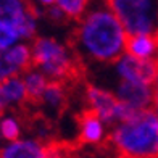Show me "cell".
<instances>
[{
    "instance_id": "cell-1",
    "label": "cell",
    "mask_w": 158,
    "mask_h": 158,
    "mask_svg": "<svg viewBox=\"0 0 158 158\" xmlns=\"http://www.w3.org/2000/svg\"><path fill=\"white\" fill-rule=\"evenodd\" d=\"M127 32L105 2L95 3L76 21L73 50L76 56L97 64H113L126 53Z\"/></svg>"
},
{
    "instance_id": "cell-2",
    "label": "cell",
    "mask_w": 158,
    "mask_h": 158,
    "mask_svg": "<svg viewBox=\"0 0 158 158\" xmlns=\"http://www.w3.org/2000/svg\"><path fill=\"white\" fill-rule=\"evenodd\" d=\"M110 145L121 158H158V114L132 113L110 129Z\"/></svg>"
},
{
    "instance_id": "cell-3",
    "label": "cell",
    "mask_w": 158,
    "mask_h": 158,
    "mask_svg": "<svg viewBox=\"0 0 158 158\" xmlns=\"http://www.w3.org/2000/svg\"><path fill=\"white\" fill-rule=\"evenodd\" d=\"M32 66L42 71L50 81L64 82L76 71V53L73 47L56 37L42 35L31 44Z\"/></svg>"
},
{
    "instance_id": "cell-4",
    "label": "cell",
    "mask_w": 158,
    "mask_h": 158,
    "mask_svg": "<svg viewBox=\"0 0 158 158\" xmlns=\"http://www.w3.org/2000/svg\"><path fill=\"white\" fill-rule=\"evenodd\" d=\"M127 35L158 34V0H105Z\"/></svg>"
},
{
    "instance_id": "cell-5",
    "label": "cell",
    "mask_w": 158,
    "mask_h": 158,
    "mask_svg": "<svg viewBox=\"0 0 158 158\" xmlns=\"http://www.w3.org/2000/svg\"><path fill=\"white\" fill-rule=\"evenodd\" d=\"M84 102L85 111L94 113L108 126H114L119 121L126 119L129 114H132L124 105L119 103L113 90L97 84H89L84 89Z\"/></svg>"
},
{
    "instance_id": "cell-6",
    "label": "cell",
    "mask_w": 158,
    "mask_h": 158,
    "mask_svg": "<svg viewBox=\"0 0 158 158\" xmlns=\"http://www.w3.org/2000/svg\"><path fill=\"white\" fill-rule=\"evenodd\" d=\"M39 16L29 0H0V23L15 27L21 40L35 39Z\"/></svg>"
},
{
    "instance_id": "cell-7",
    "label": "cell",
    "mask_w": 158,
    "mask_h": 158,
    "mask_svg": "<svg viewBox=\"0 0 158 158\" xmlns=\"http://www.w3.org/2000/svg\"><path fill=\"white\" fill-rule=\"evenodd\" d=\"M111 69L116 81L152 84L158 74V61L139 60L129 53H124L111 64Z\"/></svg>"
},
{
    "instance_id": "cell-8",
    "label": "cell",
    "mask_w": 158,
    "mask_h": 158,
    "mask_svg": "<svg viewBox=\"0 0 158 158\" xmlns=\"http://www.w3.org/2000/svg\"><path fill=\"white\" fill-rule=\"evenodd\" d=\"M58 145L47 143L40 137H21L5 142L0 147V158H53Z\"/></svg>"
},
{
    "instance_id": "cell-9",
    "label": "cell",
    "mask_w": 158,
    "mask_h": 158,
    "mask_svg": "<svg viewBox=\"0 0 158 158\" xmlns=\"http://www.w3.org/2000/svg\"><path fill=\"white\" fill-rule=\"evenodd\" d=\"M121 105H124L131 113L152 110L153 105V92L152 84H137V82H124L116 81L113 89Z\"/></svg>"
},
{
    "instance_id": "cell-10",
    "label": "cell",
    "mask_w": 158,
    "mask_h": 158,
    "mask_svg": "<svg viewBox=\"0 0 158 158\" xmlns=\"http://www.w3.org/2000/svg\"><path fill=\"white\" fill-rule=\"evenodd\" d=\"M77 137L84 145H102L108 140V124L90 111H84L77 121Z\"/></svg>"
},
{
    "instance_id": "cell-11",
    "label": "cell",
    "mask_w": 158,
    "mask_h": 158,
    "mask_svg": "<svg viewBox=\"0 0 158 158\" xmlns=\"http://www.w3.org/2000/svg\"><path fill=\"white\" fill-rule=\"evenodd\" d=\"M126 53L145 61H158V34L129 35Z\"/></svg>"
},
{
    "instance_id": "cell-12",
    "label": "cell",
    "mask_w": 158,
    "mask_h": 158,
    "mask_svg": "<svg viewBox=\"0 0 158 158\" xmlns=\"http://www.w3.org/2000/svg\"><path fill=\"white\" fill-rule=\"evenodd\" d=\"M0 55L5 60V63L13 69L15 74L21 76L27 69L32 68V50L31 45L26 44V42H18Z\"/></svg>"
},
{
    "instance_id": "cell-13",
    "label": "cell",
    "mask_w": 158,
    "mask_h": 158,
    "mask_svg": "<svg viewBox=\"0 0 158 158\" xmlns=\"http://www.w3.org/2000/svg\"><path fill=\"white\" fill-rule=\"evenodd\" d=\"M21 76H23V81H24V85H26V92H27L29 102L39 103L45 89H47V85L50 84V79L42 73V71H39L34 66L31 69H27L26 73H23Z\"/></svg>"
},
{
    "instance_id": "cell-14",
    "label": "cell",
    "mask_w": 158,
    "mask_h": 158,
    "mask_svg": "<svg viewBox=\"0 0 158 158\" xmlns=\"http://www.w3.org/2000/svg\"><path fill=\"white\" fill-rule=\"evenodd\" d=\"M0 89H2V94L8 106H19L26 102H29L23 76H11L8 79H5L0 84Z\"/></svg>"
},
{
    "instance_id": "cell-15",
    "label": "cell",
    "mask_w": 158,
    "mask_h": 158,
    "mask_svg": "<svg viewBox=\"0 0 158 158\" xmlns=\"http://www.w3.org/2000/svg\"><path fill=\"white\" fill-rule=\"evenodd\" d=\"M66 98H68V94L63 82L50 81L39 103L50 113H60L64 108V105H66Z\"/></svg>"
},
{
    "instance_id": "cell-16",
    "label": "cell",
    "mask_w": 158,
    "mask_h": 158,
    "mask_svg": "<svg viewBox=\"0 0 158 158\" xmlns=\"http://www.w3.org/2000/svg\"><path fill=\"white\" fill-rule=\"evenodd\" d=\"M55 5L68 21H79L90 8L89 0H56Z\"/></svg>"
},
{
    "instance_id": "cell-17",
    "label": "cell",
    "mask_w": 158,
    "mask_h": 158,
    "mask_svg": "<svg viewBox=\"0 0 158 158\" xmlns=\"http://www.w3.org/2000/svg\"><path fill=\"white\" fill-rule=\"evenodd\" d=\"M23 124L16 114H2L0 116V137L5 142H13L21 139Z\"/></svg>"
},
{
    "instance_id": "cell-18",
    "label": "cell",
    "mask_w": 158,
    "mask_h": 158,
    "mask_svg": "<svg viewBox=\"0 0 158 158\" xmlns=\"http://www.w3.org/2000/svg\"><path fill=\"white\" fill-rule=\"evenodd\" d=\"M18 42H23L19 32L10 24L0 23V53H3L5 50H8Z\"/></svg>"
},
{
    "instance_id": "cell-19",
    "label": "cell",
    "mask_w": 158,
    "mask_h": 158,
    "mask_svg": "<svg viewBox=\"0 0 158 158\" xmlns=\"http://www.w3.org/2000/svg\"><path fill=\"white\" fill-rule=\"evenodd\" d=\"M44 15H45L48 19H52L53 23H64V21H68L66 18H64L63 13H61L58 8H56V5H53V6H50L48 10H45Z\"/></svg>"
},
{
    "instance_id": "cell-20",
    "label": "cell",
    "mask_w": 158,
    "mask_h": 158,
    "mask_svg": "<svg viewBox=\"0 0 158 158\" xmlns=\"http://www.w3.org/2000/svg\"><path fill=\"white\" fill-rule=\"evenodd\" d=\"M29 2L39 15H44V11L48 10L50 6H53L56 3V0H29Z\"/></svg>"
},
{
    "instance_id": "cell-21",
    "label": "cell",
    "mask_w": 158,
    "mask_h": 158,
    "mask_svg": "<svg viewBox=\"0 0 158 158\" xmlns=\"http://www.w3.org/2000/svg\"><path fill=\"white\" fill-rule=\"evenodd\" d=\"M11 76H19V74H15V73H13V69L5 63V60L2 58V55H0V84H2L5 79L11 77Z\"/></svg>"
},
{
    "instance_id": "cell-22",
    "label": "cell",
    "mask_w": 158,
    "mask_h": 158,
    "mask_svg": "<svg viewBox=\"0 0 158 158\" xmlns=\"http://www.w3.org/2000/svg\"><path fill=\"white\" fill-rule=\"evenodd\" d=\"M152 92H153V105H152V110L158 114V74L155 77V81L152 82Z\"/></svg>"
},
{
    "instance_id": "cell-23",
    "label": "cell",
    "mask_w": 158,
    "mask_h": 158,
    "mask_svg": "<svg viewBox=\"0 0 158 158\" xmlns=\"http://www.w3.org/2000/svg\"><path fill=\"white\" fill-rule=\"evenodd\" d=\"M6 102H5V97H3V94H2V89H0V116L5 113V110H6Z\"/></svg>"
},
{
    "instance_id": "cell-24",
    "label": "cell",
    "mask_w": 158,
    "mask_h": 158,
    "mask_svg": "<svg viewBox=\"0 0 158 158\" xmlns=\"http://www.w3.org/2000/svg\"><path fill=\"white\" fill-rule=\"evenodd\" d=\"M58 158H82V156H79L76 153H71V152H68V150H61V153L58 155Z\"/></svg>"
},
{
    "instance_id": "cell-25",
    "label": "cell",
    "mask_w": 158,
    "mask_h": 158,
    "mask_svg": "<svg viewBox=\"0 0 158 158\" xmlns=\"http://www.w3.org/2000/svg\"><path fill=\"white\" fill-rule=\"evenodd\" d=\"M89 2H94V0H89ZM97 3H102V2H105V0H95Z\"/></svg>"
},
{
    "instance_id": "cell-26",
    "label": "cell",
    "mask_w": 158,
    "mask_h": 158,
    "mask_svg": "<svg viewBox=\"0 0 158 158\" xmlns=\"http://www.w3.org/2000/svg\"><path fill=\"white\" fill-rule=\"evenodd\" d=\"M0 142H2V137H0ZM0 147H2V143H0Z\"/></svg>"
}]
</instances>
